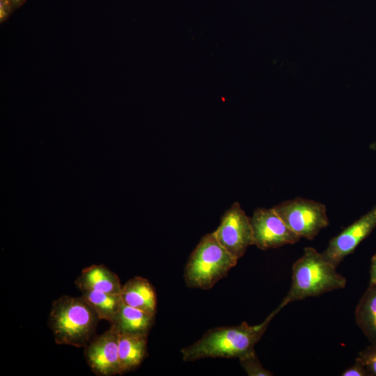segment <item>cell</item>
<instances>
[{
  "instance_id": "obj_1",
  "label": "cell",
  "mask_w": 376,
  "mask_h": 376,
  "mask_svg": "<svg viewBox=\"0 0 376 376\" xmlns=\"http://www.w3.org/2000/svg\"><path fill=\"white\" fill-rule=\"evenodd\" d=\"M280 311L276 308L259 324L219 327L209 329L193 344L183 347L180 352L184 361L204 358H237L255 352L254 347L266 331L269 324Z\"/></svg>"
},
{
  "instance_id": "obj_2",
  "label": "cell",
  "mask_w": 376,
  "mask_h": 376,
  "mask_svg": "<svg viewBox=\"0 0 376 376\" xmlns=\"http://www.w3.org/2000/svg\"><path fill=\"white\" fill-rule=\"evenodd\" d=\"M346 279L338 274L336 267L313 247H306L302 256L292 267L290 288L278 308L308 297L344 288Z\"/></svg>"
},
{
  "instance_id": "obj_3",
  "label": "cell",
  "mask_w": 376,
  "mask_h": 376,
  "mask_svg": "<svg viewBox=\"0 0 376 376\" xmlns=\"http://www.w3.org/2000/svg\"><path fill=\"white\" fill-rule=\"evenodd\" d=\"M100 320L82 296L62 295L52 302L47 325L56 344L81 347L94 337Z\"/></svg>"
},
{
  "instance_id": "obj_4",
  "label": "cell",
  "mask_w": 376,
  "mask_h": 376,
  "mask_svg": "<svg viewBox=\"0 0 376 376\" xmlns=\"http://www.w3.org/2000/svg\"><path fill=\"white\" fill-rule=\"evenodd\" d=\"M237 259L217 241L213 233L203 236L190 254L184 269L186 285L209 290L225 277Z\"/></svg>"
},
{
  "instance_id": "obj_5",
  "label": "cell",
  "mask_w": 376,
  "mask_h": 376,
  "mask_svg": "<svg viewBox=\"0 0 376 376\" xmlns=\"http://www.w3.org/2000/svg\"><path fill=\"white\" fill-rule=\"evenodd\" d=\"M273 208L290 229L308 240H313L329 224L326 206L313 200L298 197Z\"/></svg>"
},
{
  "instance_id": "obj_6",
  "label": "cell",
  "mask_w": 376,
  "mask_h": 376,
  "mask_svg": "<svg viewBox=\"0 0 376 376\" xmlns=\"http://www.w3.org/2000/svg\"><path fill=\"white\" fill-rule=\"evenodd\" d=\"M212 233L219 244L237 260L249 246L253 245L251 219L238 202L225 211L219 226Z\"/></svg>"
},
{
  "instance_id": "obj_7",
  "label": "cell",
  "mask_w": 376,
  "mask_h": 376,
  "mask_svg": "<svg viewBox=\"0 0 376 376\" xmlns=\"http://www.w3.org/2000/svg\"><path fill=\"white\" fill-rule=\"evenodd\" d=\"M250 219L253 245L261 250L292 244L301 238L288 227L273 207H258Z\"/></svg>"
},
{
  "instance_id": "obj_8",
  "label": "cell",
  "mask_w": 376,
  "mask_h": 376,
  "mask_svg": "<svg viewBox=\"0 0 376 376\" xmlns=\"http://www.w3.org/2000/svg\"><path fill=\"white\" fill-rule=\"evenodd\" d=\"M118 338L119 332L111 326L102 334L93 337L84 347L85 359L95 375H120Z\"/></svg>"
},
{
  "instance_id": "obj_9",
  "label": "cell",
  "mask_w": 376,
  "mask_h": 376,
  "mask_svg": "<svg viewBox=\"0 0 376 376\" xmlns=\"http://www.w3.org/2000/svg\"><path fill=\"white\" fill-rule=\"evenodd\" d=\"M376 226V206L345 228L329 242L323 256L337 267Z\"/></svg>"
},
{
  "instance_id": "obj_10",
  "label": "cell",
  "mask_w": 376,
  "mask_h": 376,
  "mask_svg": "<svg viewBox=\"0 0 376 376\" xmlns=\"http://www.w3.org/2000/svg\"><path fill=\"white\" fill-rule=\"evenodd\" d=\"M81 292L97 290L111 294H120L123 285L116 273L104 265L85 267L75 280Z\"/></svg>"
},
{
  "instance_id": "obj_11",
  "label": "cell",
  "mask_w": 376,
  "mask_h": 376,
  "mask_svg": "<svg viewBox=\"0 0 376 376\" xmlns=\"http://www.w3.org/2000/svg\"><path fill=\"white\" fill-rule=\"evenodd\" d=\"M123 303L155 315L157 295L150 282L141 276L129 279L122 287Z\"/></svg>"
},
{
  "instance_id": "obj_12",
  "label": "cell",
  "mask_w": 376,
  "mask_h": 376,
  "mask_svg": "<svg viewBox=\"0 0 376 376\" xmlns=\"http://www.w3.org/2000/svg\"><path fill=\"white\" fill-rule=\"evenodd\" d=\"M155 315L123 303L110 323L119 334L148 335L155 323Z\"/></svg>"
},
{
  "instance_id": "obj_13",
  "label": "cell",
  "mask_w": 376,
  "mask_h": 376,
  "mask_svg": "<svg viewBox=\"0 0 376 376\" xmlns=\"http://www.w3.org/2000/svg\"><path fill=\"white\" fill-rule=\"evenodd\" d=\"M148 335L119 334L120 375L136 369L147 355Z\"/></svg>"
},
{
  "instance_id": "obj_14",
  "label": "cell",
  "mask_w": 376,
  "mask_h": 376,
  "mask_svg": "<svg viewBox=\"0 0 376 376\" xmlns=\"http://www.w3.org/2000/svg\"><path fill=\"white\" fill-rule=\"evenodd\" d=\"M81 293V296L93 307L100 318L109 323L113 321L123 304L120 294L97 290H85Z\"/></svg>"
},
{
  "instance_id": "obj_15",
  "label": "cell",
  "mask_w": 376,
  "mask_h": 376,
  "mask_svg": "<svg viewBox=\"0 0 376 376\" xmlns=\"http://www.w3.org/2000/svg\"><path fill=\"white\" fill-rule=\"evenodd\" d=\"M357 313L359 322L376 335V291L368 295Z\"/></svg>"
},
{
  "instance_id": "obj_16",
  "label": "cell",
  "mask_w": 376,
  "mask_h": 376,
  "mask_svg": "<svg viewBox=\"0 0 376 376\" xmlns=\"http://www.w3.org/2000/svg\"><path fill=\"white\" fill-rule=\"evenodd\" d=\"M244 370L249 376H272L273 373L266 369L259 361L256 352L239 359Z\"/></svg>"
},
{
  "instance_id": "obj_17",
  "label": "cell",
  "mask_w": 376,
  "mask_h": 376,
  "mask_svg": "<svg viewBox=\"0 0 376 376\" xmlns=\"http://www.w3.org/2000/svg\"><path fill=\"white\" fill-rule=\"evenodd\" d=\"M15 10L9 0H0V23L6 22Z\"/></svg>"
},
{
  "instance_id": "obj_18",
  "label": "cell",
  "mask_w": 376,
  "mask_h": 376,
  "mask_svg": "<svg viewBox=\"0 0 376 376\" xmlns=\"http://www.w3.org/2000/svg\"><path fill=\"white\" fill-rule=\"evenodd\" d=\"M365 372L360 361H357L355 365L347 368L340 374L341 376H363Z\"/></svg>"
},
{
  "instance_id": "obj_19",
  "label": "cell",
  "mask_w": 376,
  "mask_h": 376,
  "mask_svg": "<svg viewBox=\"0 0 376 376\" xmlns=\"http://www.w3.org/2000/svg\"><path fill=\"white\" fill-rule=\"evenodd\" d=\"M359 361L364 366L368 367L373 373L376 375V352L366 356L363 361L361 360Z\"/></svg>"
},
{
  "instance_id": "obj_20",
  "label": "cell",
  "mask_w": 376,
  "mask_h": 376,
  "mask_svg": "<svg viewBox=\"0 0 376 376\" xmlns=\"http://www.w3.org/2000/svg\"><path fill=\"white\" fill-rule=\"evenodd\" d=\"M370 283H376V254L372 259L371 269H370Z\"/></svg>"
},
{
  "instance_id": "obj_21",
  "label": "cell",
  "mask_w": 376,
  "mask_h": 376,
  "mask_svg": "<svg viewBox=\"0 0 376 376\" xmlns=\"http://www.w3.org/2000/svg\"><path fill=\"white\" fill-rule=\"evenodd\" d=\"M11 3L13 4L15 9L19 8L26 1V0H9Z\"/></svg>"
}]
</instances>
